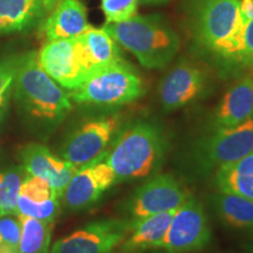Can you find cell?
I'll list each match as a JSON object with an SVG mask.
<instances>
[{"label":"cell","mask_w":253,"mask_h":253,"mask_svg":"<svg viewBox=\"0 0 253 253\" xmlns=\"http://www.w3.org/2000/svg\"><path fill=\"white\" fill-rule=\"evenodd\" d=\"M186 13L198 46L226 63H243L245 26L239 0H188Z\"/></svg>","instance_id":"obj_1"},{"label":"cell","mask_w":253,"mask_h":253,"mask_svg":"<svg viewBox=\"0 0 253 253\" xmlns=\"http://www.w3.org/2000/svg\"><path fill=\"white\" fill-rule=\"evenodd\" d=\"M103 28L118 45L149 69L166 67L181 45L176 32L160 14H135L119 23H107Z\"/></svg>","instance_id":"obj_2"},{"label":"cell","mask_w":253,"mask_h":253,"mask_svg":"<svg viewBox=\"0 0 253 253\" xmlns=\"http://www.w3.org/2000/svg\"><path fill=\"white\" fill-rule=\"evenodd\" d=\"M164 137L153 123L140 122L126 128L118 136L106 161L116 182L144 178L160 167L164 154Z\"/></svg>","instance_id":"obj_3"},{"label":"cell","mask_w":253,"mask_h":253,"mask_svg":"<svg viewBox=\"0 0 253 253\" xmlns=\"http://www.w3.org/2000/svg\"><path fill=\"white\" fill-rule=\"evenodd\" d=\"M13 84L19 102L38 119L59 120L71 112L68 93L43 71L37 52L19 56Z\"/></svg>","instance_id":"obj_4"},{"label":"cell","mask_w":253,"mask_h":253,"mask_svg":"<svg viewBox=\"0 0 253 253\" xmlns=\"http://www.w3.org/2000/svg\"><path fill=\"white\" fill-rule=\"evenodd\" d=\"M142 94L141 78L123 59L91 74L68 93L74 102L94 106H122L137 100Z\"/></svg>","instance_id":"obj_5"},{"label":"cell","mask_w":253,"mask_h":253,"mask_svg":"<svg viewBox=\"0 0 253 253\" xmlns=\"http://www.w3.org/2000/svg\"><path fill=\"white\" fill-rule=\"evenodd\" d=\"M210 237V227L203 205L189 197L175 211L158 249L168 253L196 252L208 245Z\"/></svg>","instance_id":"obj_6"},{"label":"cell","mask_w":253,"mask_h":253,"mask_svg":"<svg viewBox=\"0 0 253 253\" xmlns=\"http://www.w3.org/2000/svg\"><path fill=\"white\" fill-rule=\"evenodd\" d=\"M119 126L118 115L89 120L68 136L61 150L62 158L77 169L94 162L107 153Z\"/></svg>","instance_id":"obj_7"},{"label":"cell","mask_w":253,"mask_h":253,"mask_svg":"<svg viewBox=\"0 0 253 253\" xmlns=\"http://www.w3.org/2000/svg\"><path fill=\"white\" fill-rule=\"evenodd\" d=\"M253 153V116L235 126L217 128L201 144L198 162L207 169L237 162Z\"/></svg>","instance_id":"obj_8"},{"label":"cell","mask_w":253,"mask_h":253,"mask_svg":"<svg viewBox=\"0 0 253 253\" xmlns=\"http://www.w3.org/2000/svg\"><path fill=\"white\" fill-rule=\"evenodd\" d=\"M129 221L106 219L94 221L53 245L50 253H110L125 242Z\"/></svg>","instance_id":"obj_9"},{"label":"cell","mask_w":253,"mask_h":253,"mask_svg":"<svg viewBox=\"0 0 253 253\" xmlns=\"http://www.w3.org/2000/svg\"><path fill=\"white\" fill-rule=\"evenodd\" d=\"M107 153L94 162L79 168L63 191V202L69 210L86 209L99 201L101 195L116 182Z\"/></svg>","instance_id":"obj_10"},{"label":"cell","mask_w":253,"mask_h":253,"mask_svg":"<svg viewBox=\"0 0 253 253\" xmlns=\"http://www.w3.org/2000/svg\"><path fill=\"white\" fill-rule=\"evenodd\" d=\"M189 198L188 192L175 177L158 175L137 189L131 199L132 219L177 210Z\"/></svg>","instance_id":"obj_11"},{"label":"cell","mask_w":253,"mask_h":253,"mask_svg":"<svg viewBox=\"0 0 253 253\" xmlns=\"http://www.w3.org/2000/svg\"><path fill=\"white\" fill-rule=\"evenodd\" d=\"M207 86V75L201 68L190 62H179L161 84L163 108L170 112L194 102L204 94Z\"/></svg>","instance_id":"obj_12"},{"label":"cell","mask_w":253,"mask_h":253,"mask_svg":"<svg viewBox=\"0 0 253 253\" xmlns=\"http://www.w3.org/2000/svg\"><path fill=\"white\" fill-rule=\"evenodd\" d=\"M38 59L43 71L62 88L73 90L86 80L75 53L74 38L47 41Z\"/></svg>","instance_id":"obj_13"},{"label":"cell","mask_w":253,"mask_h":253,"mask_svg":"<svg viewBox=\"0 0 253 253\" xmlns=\"http://www.w3.org/2000/svg\"><path fill=\"white\" fill-rule=\"evenodd\" d=\"M75 53L84 77L122 60L119 45L104 28H88L74 38Z\"/></svg>","instance_id":"obj_14"},{"label":"cell","mask_w":253,"mask_h":253,"mask_svg":"<svg viewBox=\"0 0 253 253\" xmlns=\"http://www.w3.org/2000/svg\"><path fill=\"white\" fill-rule=\"evenodd\" d=\"M21 161L25 172L46 181L60 197L78 170L73 164L56 157L40 144L27 145L21 151Z\"/></svg>","instance_id":"obj_15"},{"label":"cell","mask_w":253,"mask_h":253,"mask_svg":"<svg viewBox=\"0 0 253 253\" xmlns=\"http://www.w3.org/2000/svg\"><path fill=\"white\" fill-rule=\"evenodd\" d=\"M60 0H0V36L24 32L48 17Z\"/></svg>","instance_id":"obj_16"},{"label":"cell","mask_w":253,"mask_h":253,"mask_svg":"<svg viewBox=\"0 0 253 253\" xmlns=\"http://www.w3.org/2000/svg\"><path fill=\"white\" fill-rule=\"evenodd\" d=\"M60 198L46 181L28 175L21 184L17 211L23 216L54 221L59 213Z\"/></svg>","instance_id":"obj_17"},{"label":"cell","mask_w":253,"mask_h":253,"mask_svg":"<svg viewBox=\"0 0 253 253\" xmlns=\"http://www.w3.org/2000/svg\"><path fill=\"white\" fill-rule=\"evenodd\" d=\"M88 24L86 7L79 0H60L54 9L41 24V32L47 41L73 39L86 32Z\"/></svg>","instance_id":"obj_18"},{"label":"cell","mask_w":253,"mask_h":253,"mask_svg":"<svg viewBox=\"0 0 253 253\" xmlns=\"http://www.w3.org/2000/svg\"><path fill=\"white\" fill-rule=\"evenodd\" d=\"M253 116V77H244L224 94L216 113L217 128L235 126Z\"/></svg>","instance_id":"obj_19"},{"label":"cell","mask_w":253,"mask_h":253,"mask_svg":"<svg viewBox=\"0 0 253 253\" xmlns=\"http://www.w3.org/2000/svg\"><path fill=\"white\" fill-rule=\"evenodd\" d=\"M175 211L151 214L129 221V231L123 250L126 252H136L158 249L171 223Z\"/></svg>","instance_id":"obj_20"},{"label":"cell","mask_w":253,"mask_h":253,"mask_svg":"<svg viewBox=\"0 0 253 253\" xmlns=\"http://www.w3.org/2000/svg\"><path fill=\"white\" fill-rule=\"evenodd\" d=\"M216 183L220 192H229L253 201V153L237 162L218 168Z\"/></svg>","instance_id":"obj_21"},{"label":"cell","mask_w":253,"mask_h":253,"mask_svg":"<svg viewBox=\"0 0 253 253\" xmlns=\"http://www.w3.org/2000/svg\"><path fill=\"white\" fill-rule=\"evenodd\" d=\"M220 219L233 229L253 230V201L242 196L220 192L214 197Z\"/></svg>","instance_id":"obj_22"},{"label":"cell","mask_w":253,"mask_h":253,"mask_svg":"<svg viewBox=\"0 0 253 253\" xmlns=\"http://www.w3.org/2000/svg\"><path fill=\"white\" fill-rule=\"evenodd\" d=\"M21 219V237L19 253H40L49 249L53 221H45L19 214Z\"/></svg>","instance_id":"obj_23"},{"label":"cell","mask_w":253,"mask_h":253,"mask_svg":"<svg viewBox=\"0 0 253 253\" xmlns=\"http://www.w3.org/2000/svg\"><path fill=\"white\" fill-rule=\"evenodd\" d=\"M25 177L24 169L0 172V214L18 213V198Z\"/></svg>","instance_id":"obj_24"},{"label":"cell","mask_w":253,"mask_h":253,"mask_svg":"<svg viewBox=\"0 0 253 253\" xmlns=\"http://www.w3.org/2000/svg\"><path fill=\"white\" fill-rule=\"evenodd\" d=\"M21 219L19 213L0 214V249L19 252Z\"/></svg>","instance_id":"obj_25"},{"label":"cell","mask_w":253,"mask_h":253,"mask_svg":"<svg viewBox=\"0 0 253 253\" xmlns=\"http://www.w3.org/2000/svg\"><path fill=\"white\" fill-rule=\"evenodd\" d=\"M138 0H101L107 23H119L134 17L137 12Z\"/></svg>","instance_id":"obj_26"},{"label":"cell","mask_w":253,"mask_h":253,"mask_svg":"<svg viewBox=\"0 0 253 253\" xmlns=\"http://www.w3.org/2000/svg\"><path fill=\"white\" fill-rule=\"evenodd\" d=\"M18 58L0 60V108L5 102L9 88L14 84L18 68Z\"/></svg>","instance_id":"obj_27"},{"label":"cell","mask_w":253,"mask_h":253,"mask_svg":"<svg viewBox=\"0 0 253 253\" xmlns=\"http://www.w3.org/2000/svg\"><path fill=\"white\" fill-rule=\"evenodd\" d=\"M243 63L246 66L253 67V20L250 21L245 27Z\"/></svg>","instance_id":"obj_28"},{"label":"cell","mask_w":253,"mask_h":253,"mask_svg":"<svg viewBox=\"0 0 253 253\" xmlns=\"http://www.w3.org/2000/svg\"><path fill=\"white\" fill-rule=\"evenodd\" d=\"M145 4H160V2L167 1V0H142Z\"/></svg>","instance_id":"obj_29"},{"label":"cell","mask_w":253,"mask_h":253,"mask_svg":"<svg viewBox=\"0 0 253 253\" xmlns=\"http://www.w3.org/2000/svg\"><path fill=\"white\" fill-rule=\"evenodd\" d=\"M244 248H245V250H248L250 253H253V242L250 243V244H246Z\"/></svg>","instance_id":"obj_30"},{"label":"cell","mask_w":253,"mask_h":253,"mask_svg":"<svg viewBox=\"0 0 253 253\" xmlns=\"http://www.w3.org/2000/svg\"><path fill=\"white\" fill-rule=\"evenodd\" d=\"M0 253H19V252H13V251H8V250L0 249Z\"/></svg>","instance_id":"obj_31"},{"label":"cell","mask_w":253,"mask_h":253,"mask_svg":"<svg viewBox=\"0 0 253 253\" xmlns=\"http://www.w3.org/2000/svg\"><path fill=\"white\" fill-rule=\"evenodd\" d=\"M40 253H50V252H49V249H48V250H45V251H42V252H40Z\"/></svg>","instance_id":"obj_32"}]
</instances>
